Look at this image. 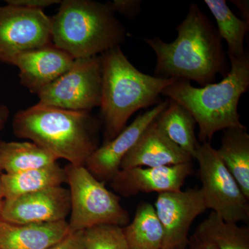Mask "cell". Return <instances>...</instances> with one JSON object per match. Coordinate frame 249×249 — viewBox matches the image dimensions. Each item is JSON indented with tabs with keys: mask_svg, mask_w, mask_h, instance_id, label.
I'll use <instances>...</instances> for the list:
<instances>
[{
	"mask_svg": "<svg viewBox=\"0 0 249 249\" xmlns=\"http://www.w3.org/2000/svg\"><path fill=\"white\" fill-rule=\"evenodd\" d=\"M177 31L173 42L159 37L144 39L157 56L155 76L194 81L204 87L214 83L217 74L227 76L230 67L222 37L197 4L190 5Z\"/></svg>",
	"mask_w": 249,
	"mask_h": 249,
	"instance_id": "1",
	"label": "cell"
},
{
	"mask_svg": "<svg viewBox=\"0 0 249 249\" xmlns=\"http://www.w3.org/2000/svg\"><path fill=\"white\" fill-rule=\"evenodd\" d=\"M14 134L28 139L74 166H85L99 147V122L90 111L68 110L42 103L16 113Z\"/></svg>",
	"mask_w": 249,
	"mask_h": 249,
	"instance_id": "2",
	"label": "cell"
},
{
	"mask_svg": "<svg viewBox=\"0 0 249 249\" xmlns=\"http://www.w3.org/2000/svg\"><path fill=\"white\" fill-rule=\"evenodd\" d=\"M229 57L230 70L219 83L196 88L191 82L176 80L162 91L191 113L199 126L201 143L211 142L218 131L245 127L237 107L249 89V53L247 49L240 56Z\"/></svg>",
	"mask_w": 249,
	"mask_h": 249,
	"instance_id": "3",
	"label": "cell"
},
{
	"mask_svg": "<svg viewBox=\"0 0 249 249\" xmlns=\"http://www.w3.org/2000/svg\"><path fill=\"white\" fill-rule=\"evenodd\" d=\"M100 57L102 89L99 107L106 142L120 133L136 111L160 103L162 91L176 80L139 71L124 55L121 46Z\"/></svg>",
	"mask_w": 249,
	"mask_h": 249,
	"instance_id": "4",
	"label": "cell"
},
{
	"mask_svg": "<svg viewBox=\"0 0 249 249\" xmlns=\"http://www.w3.org/2000/svg\"><path fill=\"white\" fill-rule=\"evenodd\" d=\"M52 42L73 58L100 55L124 43L126 30L108 2L63 0L51 18Z\"/></svg>",
	"mask_w": 249,
	"mask_h": 249,
	"instance_id": "5",
	"label": "cell"
},
{
	"mask_svg": "<svg viewBox=\"0 0 249 249\" xmlns=\"http://www.w3.org/2000/svg\"><path fill=\"white\" fill-rule=\"evenodd\" d=\"M67 183L71 199L68 222L70 232L83 231L95 226L109 224L124 227L130 222L121 206L120 196L109 191L85 166L67 165Z\"/></svg>",
	"mask_w": 249,
	"mask_h": 249,
	"instance_id": "6",
	"label": "cell"
},
{
	"mask_svg": "<svg viewBox=\"0 0 249 249\" xmlns=\"http://www.w3.org/2000/svg\"><path fill=\"white\" fill-rule=\"evenodd\" d=\"M194 160L199 163L200 188L208 209L228 222H248L249 199L210 142H199Z\"/></svg>",
	"mask_w": 249,
	"mask_h": 249,
	"instance_id": "7",
	"label": "cell"
},
{
	"mask_svg": "<svg viewBox=\"0 0 249 249\" xmlns=\"http://www.w3.org/2000/svg\"><path fill=\"white\" fill-rule=\"evenodd\" d=\"M102 65L100 55L75 59L58 79L37 93L39 102L68 110L90 111L101 104Z\"/></svg>",
	"mask_w": 249,
	"mask_h": 249,
	"instance_id": "8",
	"label": "cell"
},
{
	"mask_svg": "<svg viewBox=\"0 0 249 249\" xmlns=\"http://www.w3.org/2000/svg\"><path fill=\"white\" fill-rule=\"evenodd\" d=\"M50 43L51 18L44 11L0 6V62L12 65L20 54Z\"/></svg>",
	"mask_w": 249,
	"mask_h": 249,
	"instance_id": "9",
	"label": "cell"
},
{
	"mask_svg": "<svg viewBox=\"0 0 249 249\" xmlns=\"http://www.w3.org/2000/svg\"><path fill=\"white\" fill-rule=\"evenodd\" d=\"M154 207L164 231L163 249H186L192 224L208 210L202 192L196 188L160 193Z\"/></svg>",
	"mask_w": 249,
	"mask_h": 249,
	"instance_id": "10",
	"label": "cell"
},
{
	"mask_svg": "<svg viewBox=\"0 0 249 249\" xmlns=\"http://www.w3.org/2000/svg\"><path fill=\"white\" fill-rule=\"evenodd\" d=\"M71 211L69 189L62 186L4 199L0 219L16 224H40L67 220Z\"/></svg>",
	"mask_w": 249,
	"mask_h": 249,
	"instance_id": "11",
	"label": "cell"
},
{
	"mask_svg": "<svg viewBox=\"0 0 249 249\" xmlns=\"http://www.w3.org/2000/svg\"><path fill=\"white\" fill-rule=\"evenodd\" d=\"M169 98L160 102L150 110L139 114L135 120L109 142H103L90 156L85 167L99 181L110 182L118 172L124 157L135 145L145 129L164 110Z\"/></svg>",
	"mask_w": 249,
	"mask_h": 249,
	"instance_id": "12",
	"label": "cell"
},
{
	"mask_svg": "<svg viewBox=\"0 0 249 249\" xmlns=\"http://www.w3.org/2000/svg\"><path fill=\"white\" fill-rule=\"evenodd\" d=\"M193 173L192 162L169 166L121 169L111 180L113 190L124 197L140 193L181 191L188 178Z\"/></svg>",
	"mask_w": 249,
	"mask_h": 249,
	"instance_id": "13",
	"label": "cell"
},
{
	"mask_svg": "<svg viewBox=\"0 0 249 249\" xmlns=\"http://www.w3.org/2000/svg\"><path fill=\"white\" fill-rule=\"evenodd\" d=\"M75 59L53 43L24 52L12 65L19 70L20 83L37 94L70 70Z\"/></svg>",
	"mask_w": 249,
	"mask_h": 249,
	"instance_id": "14",
	"label": "cell"
},
{
	"mask_svg": "<svg viewBox=\"0 0 249 249\" xmlns=\"http://www.w3.org/2000/svg\"><path fill=\"white\" fill-rule=\"evenodd\" d=\"M193 160L189 154L166 137L155 119L124 157L121 169L169 166L189 163Z\"/></svg>",
	"mask_w": 249,
	"mask_h": 249,
	"instance_id": "15",
	"label": "cell"
},
{
	"mask_svg": "<svg viewBox=\"0 0 249 249\" xmlns=\"http://www.w3.org/2000/svg\"><path fill=\"white\" fill-rule=\"evenodd\" d=\"M70 232L67 220L16 224L0 219V249H47Z\"/></svg>",
	"mask_w": 249,
	"mask_h": 249,
	"instance_id": "16",
	"label": "cell"
},
{
	"mask_svg": "<svg viewBox=\"0 0 249 249\" xmlns=\"http://www.w3.org/2000/svg\"><path fill=\"white\" fill-rule=\"evenodd\" d=\"M4 199H11L67 183V173L58 163L16 174L3 173L1 176Z\"/></svg>",
	"mask_w": 249,
	"mask_h": 249,
	"instance_id": "17",
	"label": "cell"
},
{
	"mask_svg": "<svg viewBox=\"0 0 249 249\" xmlns=\"http://www.w3.org/2000/svg\"><path fill=\"white\" fill-rule=\"evenodd\" d=\"M217 155L249 199V134L247 127L225 129Z\"/></svg>",
	"mask_w": 249,
	"mask_h": 249,
	"instance_id": "18",
	"label": "cell"
},
{
	"mask_svg": "<svg viewBox=\"0 0 249 249\" xmlns=\"http://www.w3.org/2000/svg\"><path fill=\"white\" fill-rule=\"evenodd\" d=\"M129 249H163L164 231L150 203L141 202L134 218L123 227Z\"/></svg>",
	"mask_w": 249,
	"mask_h": 249,
	"instance_id": "19",
	"label": "cell"
},
{
	"mask_svg": "<svg viewBox=\"0 0 249 249\" xmlns=\"http://www.w3.org/2000/svg\"><path fill=\"white\" fill-rule=\"evenodd\" d=\"M156 123L170 140L189 154L194 160L196 147V121L188 109L170 99L169 104L155 119Z\"/></svg>",
	"mask_w": 249,
	"mask_h": 249,
	"instance_id": "20",
	"label": "cell"
},
{
	"mask_svg": "<svg viewBox=\"0 0 249 249\" xmlns=\"http://www.w3.org/2000/svg\"><path fill=\"white\" fill-rule=\"evenodd\" d=\"M57 159L31 142L0 141V168L16 174L56 163Z\"/></svg>",
	"mask_w": 249,
	"mask_h": 249,
	"instance_id": "21",
	"label": "cell"
},
{
	"mask_svg": "<svg viewBox=\"0 0 249 249\" xmlns=\"http://www.w3.org/2000/svg\"><path fill=\"white\" fill-rule=\"evenodd\" d=\"M194 236L217 249H249V228L228 222L211 212L196 228Z\"/></svg>",
	"mask_w": 249,
	"mask_h": 249,
	"instance_id": "22",
	"label": "cell"
},
{
	"mask_svg": "<svg viewBox=\"0 0 249 249\" xmlns=\"http://www.w3.org/2000/svg\"><path fill=\"white\" fill-rule=\"evenodd\" d=\"M205 4L215 18L219 36L227 42L229 56H240L246 52L244 42L249 24L239 19L225 0H206Z\"/></svg>",
	"mask_w": 249,
	"mask_h": 249,
	"instance_id": "23",
	"label": "cell"
},
{
	"mask_svg": "<svg viewBox=\"0 0 249 249\" xmlns=\"http://www.w3.org/2000/svg\"><path fill=\"white\" fill-rule=\"evenodd\" d=\"M85 249H129L123 227L102 224L83 231Z\"/></svg>",
	"mask_w": 249,
	"mask_h": 249,
	"instance_id": "24",
	"label": "cell"
},
{
	"mask_svg": "<svg viewBox=\"0 0 249 249\" xmlns=\"http://www.w3.org/2000/svg\"><path fill=\"white\" fill-rule=\"evenodd\" d=\"M114 13H119L129 19H133L139 14L142 6L140 0H114L108 2Z\"/></svg>",
	"mask_w": 249,
	"mask_h": 249,
	"instance_id": "25",
	"label": "cell"
},
{
	"mask_svg": "<svg viewBox=\"0 0 249 249\" xmlns=\"http://www.w3.org/2000/svg\"><path fill=\"white\" fill-rule=\"evenodd\" d=\"M47 249H85L83 231L70 232L58 243Z\"/></svg>",
	"mask_w": 249,
	"mask_h": 249,
	"instance_id": "26",
	"label": "cell"
},
{
	"mask_svg": "<svg viewBox=\"0 0 249 249\" xmlns=\"http://www.w3.org/2000/svg\"><path fill=\"white\" fill-rule=\"evenodd\" d=\"M5 1L6 4L42 11L46 8L61 2L60 0H6Z\"/></svg>",
	"mask_w": 249,
	"mask_h": 249,
	"instance_id": "27",
	"label": "cell"
},
{
	"mask_svg": "<svg viewBox=\"0 0 249 249\" xmlns=\"http://www.w3.org/2000/svg\"><path fill=\"white\" fill-rule=\"evenodd\" d=\"M187 247V249H217L213 244L201 240L194 235L192 236L189 239Z\"/></svg>",
	"mask_w": 249,
	"mask_h": 249,
	"instance_id": "28",
	"label": "cell"
},
{
	"mask_svg": "<svg viewBox=\"0 0 249 249\" xmlns=\"http://www.w3.org/2000/svg\"><path fill=\"white\" fill-rule=\"evenodd\" d=\"M231 2L235 4L240 11L244 20L249 24V0H231Z\"/></svg>",
	"mask_w": 249,
	"mask_h": 249,
	"instance_id": "29",
	"label": "cell"
},
{
	"mask_svg": "<svg viewBox=\"0 0 249 249\" xmlns=\"http://www.w3.org/2000/svg\"><path fill=\"white\" fill-rule=\"evenodd\" d=\"M9 117V109L4 105H0V131L7 122Z\"/></svg>",
	"mask_w": 249,
	"mask_h": 249,
	"instance_id": "30",
	"label": "cell"
},
{
	"mask_svg": "<svg viewBox=\"0 0 249 249\" xmlns=\"http://www.w3.org/2000/svg\"><path fill=\"white\" fill-rule=\"evenodd\" d=\"M2 170L0 168V211L2 206L3 201L4 200V195H3L2 183H1V176H2Z\"/></svg>",
	"mask_w": 249,
	"mask_h": 249,
	"instance_id": "31",
	"label": "cell"
}]
</instances>
